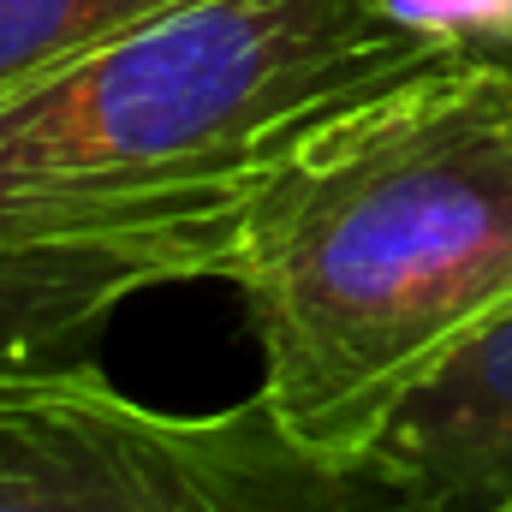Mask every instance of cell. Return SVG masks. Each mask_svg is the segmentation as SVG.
Listing matches in <instances>:
<instances>
[{
    "label": "cell",
    "mask_w": 512,
    "mask_h": 512,
    "mask_svg": "<svg viewBox=\"0 0 512 512\" xmlns=\"http://www.w3.org/2000/svg\"><path fill=\"white\" fill-rule=\"evenodd\" d=\"M221 280L256 393L304 441L364 453L512 304V60L447 48L298 126L245 185Z\"/></svg>",
    "instance_id": "1"
},
{
    "label": "cell",
    "mask_w": 512,
    "mask_h": 512,
    "mask_svg": "<svg viewBox=\"0 0 512 512\" xmlns=\"http://www.w3.org/2000/svg\"><path fill=\"white\" fill-rule=\"evenodd\" d=\"M435 54L376 0H185L0 90V245L233 197L298 126Z\"/></svg>",
    "instance_id": "2"
},
{
    "label": "cell",
    "mask_w": 512,
    "mask_h": 512,
    "mask_svg": "<svg viewBox=\"0 0 512 512\" xmlns=\"http://www.w3.org/2000/svg\"><path fill=\"white\" fill-rule=\"evenodd\" d=\"M0 512H423L370 453L304 441L262 393L161 411L102 358L0 382Z\"/></svg>",
    "instance_id": "3"
},
{
    "label": "cell",
    "mask_w": 512,
    "mask_h": 512,
    "mask_svg": "<svg viewBox=\"0 0 512 512\" xmlns=\"http://www.w3.org/2000/svg\"><path fill=\"white\" fill-rule=\"evenodd\" d=\"M245 191L0 245V382L96 358L131 298L221 280Z\"/></svg>",
    "instance_id": "4"
},
{
    "label": "cell",
    "mask_w": 512,
    "mask_h": 512,
    "mask_svg": "<svg viewBox=\"0 0 512 512\" xmlns=\"http://www.w3.org/2000/svg\"><path fill=\"white\" fill-rule=\"evenodd\" d=\"M364 453L423 512H512V304L387 411Z\"/></svg>",
    "instance_id": "5"
},
{
    "label": "cell",
    "mask_w": 512,
    "mask_h": 512,
    "mask_svg": "<svg viewBox=\"0 0 512 512\" xmlns=\"http://www.w3.org/2000/svg\"><path fill=\"white\" fill-rule=\"evenodd\" d=\"M185 0H0V90L90 54Z\"/></svg>",
    "instance_id": "6"
},
{
    "label": "cell",
    "mask_w": 512,
    "mask_h": 512,
    "mask_svg": "<svg viewBox=\"0 0 512 512\" xmlns=\"http://www.w3.org/2000/svg\"><path fill=\"white\" fill-rule=\"evenodd\" d=\"M376 6L429 42L512 60V0H376Z\"/></svg>",
    "instance_id": "7"
}]
</instances>
